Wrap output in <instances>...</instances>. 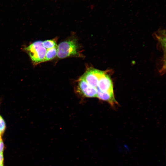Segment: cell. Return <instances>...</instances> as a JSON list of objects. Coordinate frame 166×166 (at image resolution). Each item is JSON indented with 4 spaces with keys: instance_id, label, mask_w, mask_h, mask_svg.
<instances>
[{
    "instance_id": "obj_1",
    "label": "cell",
    "mask_w": 166,
    "mask_h": 166,
    "mask_svg": "<svg viewBox=\"0 0 166 166\" xmlns=\"http://www.w3.org/2000/svg\"><path fill=\"white\" fill-rule=\"evenodd\" d=\"M42 43L41 41H36L24 49L35 64L43 62L44 59L47 49L42 45Z\"/></svg>"
},
{
    "instance_id": "obj_2",
    "label": "cell",
    "mask_w": 166,
    "mask_h": 166,
    "mask_svg": "<svg viewBox=\"0 0 166 166\" xmlns=\"http://www.w3.org/2000/svg\"><path fill=\"white\" fill-rule=\"evenodd\" d=\"M77 46L75 41L69 40L62 42L57 46V56L64 58L73 55H77Z\"/></svg>"
},
{
    "instance_id": "obj_3",
    "label": "cell",
    "mask_w": 166,
    "mask_h": 166,
    "mask_svg": "<svg viewBox=\"0 0 166 166\" xmlns=\"http://www.w3.org/2000/svg\"><path fill=\"white\" fill-rule=\"evenodd\" d=\"M105 72L93 68L88 69L81 77L90 85L97 88L99 80Z\"/></svg>"
},
{
    "instance_id": "obj_4",
    "label": "cell",
    "mask_w": 166,
    "mask_h": 166,
    "mask_svg": "<svg viewBox=\"0 0 166 166\" xmlns=\"http://www.w3.org/2000/svg\"><path fill=\"white\" fill-rule=\"evenodd\" d=\"M77 90L79 93L85 97H97V88L89 85L81 77L79 80Z\"/></svg>"
},
{
    "instance_id": "obj_5",
    "label": "cell",
    "mask_w": 166,
    "mask_h": 166,
    "mask_svg": "<svg viewBox=\"0 0 166 166\" xmlns=\"http://www.w3.org/2000/svg\"><path fill=\"white\" fill-rule=\"evenodd\" d=\"M96 88L102 91L114 94L112 81L106 73L105 72L100 78Z\"/></svg>"
},
{
    "instance_id": "obj_6",
    "label": "cell",
    "mask_w": 166,
    "mask_h": 166,
    "mask_svg": "<svg viewBox=\"0 0 166 166\" xmlns=\"http://www.w3.org/2000/svg\"><path fill=\"white\" fill-rule=\"evenodd\" d=\"M97 97L99 99L109 102L112 106L117 103L115 98L114 94L102 91L97 88Z\"/></svg>"
},
{
    "instance_id": "obj_7",
    "label": "cell",
    "mask_w": 166,
    "mask_h": 166,
    "mask_svg": "<svg viewBox=\"0 0 166 166\" xmlns=\"http://www.w3.org/2000/svg\"><path fill=\"white\" fill-rule=\"evenodd\" d=\"M57 46L47 49L45 56L43 62L51 60L57 55Z\"/></svg>"
},
{
    "instance_id": "obj_8",
    "label": "cell",
    "mask_w": 166,
    "mask_h": 166,
    "mask_svg": "<svg viewBox=\"0 0 166 166\" xmlns=\"http://www.w3.org/2000/svg\"><path fill=\"white\" fill-rule=\"evenodd\" d=\"M42 45L46 49L57 46L56 42L53 40H48L42 42Z\"/></svg>"
},
{
    "instance_id": "obj_9",
    "label": "cell",
    "mask_w": 166,
    "mask_h": 166,
    "mask_svg": "<svg viewBox=\"0 0 166 166\" xmlns=\"http://www.w3.org/2000/svg\"><path fill=\"white\" fill-rule=\"evenodd\" d=\"M6 124L3 118L0 115V134L1 135L6 128Z\"/></svg>"
},
{
    "instance_id": "obj_10",
    "label": "cell",
    "mask_w": 166,
    "mask_h": 166,
    "mask_svg": "<svg viewBox=\"0 0 166 166\" xmlns=\"http://www.w3.org/2000/svg\"><path fill=\"white\" fill-rule=\"evenodd\" d=\"M4 158L3 153H0V164H3Z\"/></svg>"
},
{
    "instance_id": "obj_11",
    "label": "cell",
    "mask_w": 166,
    "mask_h": 166,
    "mask_svg": "<svg viewBox=\"0 0 166 166\" xmlns=\"http://www.w3.org/2000/svg\"><path fill=\"white\" fill-rule=\"evenodd\" d=\"M2 141V139H1V135H0V142Z\"/></svg>"
},
{
    "instance_id": "obj_12",
    "label": "cell",
    "mask_w": 166,
    "mask_h": 166,
    "mask_svg": "<svg viewBox=\"0 0 166 166\" xmlns=\"http://www.w3.org/2000/svg\"><path fill=\"white\" fill-rule=\"evenodd\" d=\"M0 166H3V164H0Z\"/></svg>"
},
{
    "instance_id": "obj_13",
    "label": "cell",
    "mask_w": 166,
    "mask_h": 166,
    "mask_svg": "<svg viewBox=\"0 0 166 166\" xmlns=\"http://www.w3.org/2000/svg\"><path fill=\"white\" fill-rule=\"evenodd\" d=\"M1 153V152L0 151V153Z\"/></svg>"
},
{
    "instance_id": "obj_14",
    "label": "cell",
    "mask_w": 166,
    "mask_h": 166,
    "mask_svg": "<svg viewBox=\"0 0 166 166\" xmlns=\"http://www.w3.org/2000/svg\"><path fill=\"white\" fill-rule=\"evenodd\" d=\"M0 135H1L0 134Z\"/></svg>"
}]
</instances>
